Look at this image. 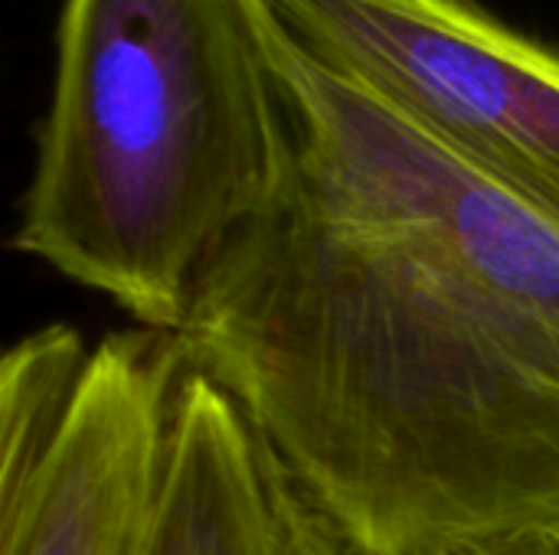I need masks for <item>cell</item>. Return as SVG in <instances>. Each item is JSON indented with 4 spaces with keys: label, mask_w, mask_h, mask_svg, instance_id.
Masks as SVG:
<instances>
[{
    "label": "cell",
    "mask_w": 559,
    "mask_h": 555,
    "mask_svg": "<svg viewBox=\"0 0 559 555\" xmlns=\"http://www.w3.org/2000/svg\"><path fill=\"white\" fill-rule=\"evenodd\" d=\"M311 65L559 219V49L478 0H262Z\"/></svg>",
    "instance_id": "cell-4"
},
{
    "label": "cell",
    "mask_w": 559,
    "mask_h": 555,
    "mask_svg": "<svg viewBox=\"0 0 559 555\" xmlns=\"http://www.w3.org/2000/svg\"><path fill=\"white\" fill-rule=\"evenodd\" d=\"M262 0H66L10 245L177 334L285 150Z\"/></svg>",
    "instance_id": "cell-2"
},
{
    "label": "cell",
    "mask_w": 559,
    "mask_h": 555,
    "mask_svg": "<svg viewBox=\"0 0 559 555\" xmlns=\"http://www.w3.org/2000/svg\"><path fill=\"white\" fill-rule=\"evenodd\" d=\"M141 555H344L285 468L203 373L174 402L157 507Z\"/></svg>",
    "instance_id": "cell-5"
},
{
    "label": "cell",
    "mask_w": 559,
    "mask_h": 555,
    "mask_svg": "<svg viewBox=\"0 0 559 555\" xmlns=\"http://www.w3.org/2000/svg\"><path fill=\"white\" fill-rule=\"evenodd\" d=\"M442 555H559V530H518L455 546Z\"/></svg>",
    "instance_id": "cell-6"
},
{
    "label": "cell",
    "mask_w": 559,
    "mask_h": 555,
    "mask_svg": "<svg viewBox=\"0 0 559 555\" xmlns=\"http://www.w3.org/2000/svg\"><path fill=\"white\" fill-rule=\"evenodd\" d=\"M187 366L174 334L46 324L0 360V555H141Z\"/></svg>",
    "instance_id": "cell-3"
},
{
    "label": "cell",
    "mask_w": 559,
    "mask_h": 555,
    "mask_svg": "<svg viewBox=\"0 0 559 555\" xmlns=\"http://www.w3.org/2000/svg\"><path fill=\"white\" fill-rule=\"evenodd\" d=\"M278 69L282 164L174 334L183 366L344 555L559 530V219L282 36Z\"/></svg>",
    "instance_id": "cell-1"
}]
</instances>
